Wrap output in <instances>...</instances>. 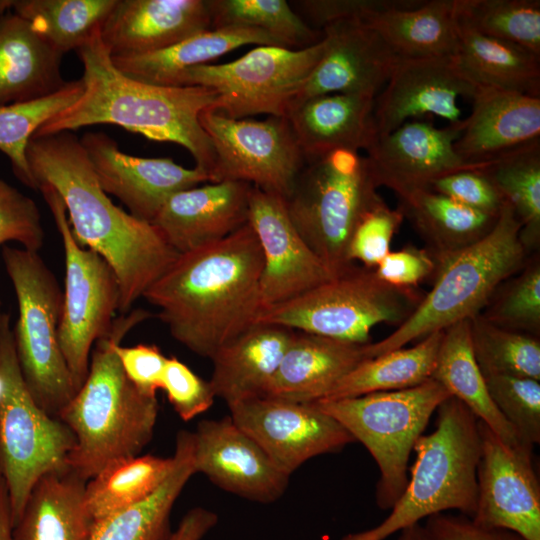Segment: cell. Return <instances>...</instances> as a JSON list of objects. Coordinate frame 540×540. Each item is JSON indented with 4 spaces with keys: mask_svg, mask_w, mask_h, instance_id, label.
I'll list each match as a JSON object with an SVG mask.
<instances>
[{
    "mask_svg": "<svg viewBox=\"0 0 540 540\" xmlns=\"http://www.w3.org/2000/svg\"><path fill=\"white\" fill-rule=\"evenodd\" d=\"M115 3L116 0H8L9 7L62 56L84 46L101 29Z\"/></svg>",
    "mask_w": 540,
    "mask_h": 540,
    "instance_id": "74e56055",
    "label": "cell"
},
{
    "mask_svg": "<svg viewBox=\"0 0 540 540\" xmlns=\"http://www.w3.org/2000/svg\"><path fill=\"white\" fill-rule=\"evenodd\" d=\"M482 171L514 210L528 253L536 250L540 243V140L491 161Z\"/></svg>",
    "mask_w": 540,
    "mask_h": 540,
    "instance_id": "ab89813d",
    "label": "cell"
},
{
    "mask_svg": "<svg viewBox=\"0 0 540 540\" xmlns=\"http://www.w3.org/2000/svg\"><path fill=\"white\" fill-rule=\"evenodd\" d=\"M475 360L483 376L506 375L540 381V341L497 326L481 314L469 320Z\"/></svg>",
    "mask_w": 540,
    "mask_h": 540,
    "instance_id": "7bdbcfd3",
    "label": "cell"
},
{
    "mask_svg": "<svg viewBox=\"0 0 540 540\" xmlns=\"http://www.w3.org/2000/svg\"><path fill=\"white\" fill-rule=\"evenodd\" d=\"M480 314L505 329L539 335L540 260L534 254L523 267L502 283Z\"/></svg>",
    "mask_w": 540,
    "mask_h": 540,
    "instance_id": "f6af8a7d",
    "label": "cell"
},
{
    "mask_svg": "<svg viewBox=\"0 0 540 540\" xmlns=\"http://www.w3.org/2000/svg\"><path fill=\"white\" fill-rule=\"evenodd\" d=\"M399 207L426 243L425 249L436 264L483 238L498 217L431 189L401 198Z\"/></svg>",
    "mask_w": 540,
    "mask_h": 540,
    "instance_id": "e575fe53",
    "label": "cell"
},
{
    "mask_svg": "<svg viewBox=\"0 0 540 540\" xmlns=\"http://www.w3.org/2000/svg\"><path fill=\"white\" fill-rule=\"evenodd\" d=\"M210 29L208 0H116L100 36L115 58L159 51Z\"/></svg>",
    "mask_w": 540,
    "mask_h": 540,
    "instance_id": "603a6c76",
    "label": "cell"
},
{
    "mask_svg": "<svg viewBox=\"0 0 540 540\" xmlns=\"http://www.w3.org/2000/svg\"><path fill=\"white\" fill-rule=\"evenodd\" d=\"M521 229L514 210L505 201L494 226L483 238L436 264L432 289L391 334L366 344L367 358L403 348L479 315L499 286L528 259Z\"/></svg>",
    "mask_w": 540,
    "mask_h": 540,
    "instance_id": "5b68a950",
    "label": "cell"
},
{
    "mask_svg": "<svg viewBox=\"0 0 540 540\" xmlns=\"http://www.w3.org/2000/svg\"><path fill=\"white\" fill-rule=\"evenodd\" d=\"M80 142L98 183L117 197L135 218L152 223L168 199L210 178L203 170L187 169L172 158H143L120 150L105 133H86Z\"/></svg>",
    "mask_w": 540,
    "mask_h": 540,
    "instance_id": "e0dca14e",
    "label": "cell"
},
{
    "mask_svg": "<svg viewBox=\"0 0 540 540\" xmlns=\"http://www.w3.org/2000/svg\"><path fill=\"white\" fill-rule=\"evenodd\" d=\"M365 347L295 331L264 396L301 403L320 400L342 377L369 359Z\"/></svg>",
    "mask_w": 540,
    "mask_h": 540,
    "instance_id": "4316f807",
    "label": "cell"
},
{
    "mask_svg": "<svg viewBox=\"0 0 540 540\" xmlns=\"http://www.w3.org/2000/svg\"><path fill=\"white\" fill-rule=\"evenodd\" d=\"M295 330L256 323L219 348L210 358L209 380L216 397L227 405L264 396Z\"/></svg>",
    "mask_w": 540,
    "mask_h": 540,
    "instance_id": "f1b7e54d",
    "label": "cell"
},
{
    "mask_svg": "<svg viewBox=\"0 0 540 540\" xmlns=\"http://www.w3.org/2000/svg\"><path fill=\"white\" fill-rule=\"evenodd\" d=\"M248 223L263 255L262 310L295 298L333 277L295 228L282 197L253 186Z\"/></svg>",
    "mask_w": 540,
    "mask_h": 540,
    "instance_id": "ac0fdd59",
    "label": "cell"
},
{
    "mask_svg": "<svg viewBox=\"0 0 540 540\" xmlns=\"http://www.w3.org/2000/svg\"><path fill=\"white\" fill-rule=\"evenodd\" d=\"M481 455L477 467V525L540 540V483L533 449L506 445L478 420Z\"/></svg>",
    "mask_w": 540,
    "mask_h": 540,
    "instance_id": "2e32d148",
    "label": "cell"
},
{
    "mask_svg": "<svg viewBox=\"0 0 540 540\" xmlns=\"http://www.w3.org/2000/svg\"><path fill=\"white\" fill-rule=\"evenodd\" d=\"M252 187L222 181L182 190L168 199L151 224L179 254L219 241L248 222Z\"/></svg>",
    "mask_w": 540,
    "mask_h": 540,
    "instance_id": "cb8c5ba5",
    "label": "cell"
},
{
    "mask_svg": "<svg viewBox=\"0 0 540 540\" xmlns=\"http://www.w3.org/2000/svg\"><path fill=\"white\" fill-rule=\"evenodd\" d=\"M424 295L382 281L374 268L356 266L283 303L263 309L257 323H270L333 339L367 344L381 323L399 326Z\"/></svg>",
    "mask_w": 540,
    "mask_h": 540,
    "instance_id": "30bf717a",
    "label": "cell"
},
{
    "mask_svg": "<svg viewBox=\"0 0 540 540\" xmlns=\"http://www.w3.org/2000/svg\"><path fill=\"white\" fill-rule=\"evenodd\" d=\"M404 220L400 207L391 208L385 200L376 204L359 222L349 245V259L375 268L390 252V244Z\"/></svg>",
    "mask_w": 540,
    "mask_h": 540,
    "instance_id": "7dc6e473",
    "label": "cell"
},
{
    "mask_svg": "<svg viewBox=\"0 0 540 540\" xmlns=\"http://www.w3.org/2000/svg\"><path fill=\"white\" fill-rule=\"evenodd\" d=\"M367 156L341 149L307 161L285 200L295 228L334 276L354 265L349 245L362 218L383 198Z\"/></svg>",
    "mask_w": 540,
    "mask_h": 540,
    "instance_id": "52a82bcc",
    "label": "cell"
},
{
    "mask_svg": "<svg viewBox=\"0 0 540 540\" xmlns=\"http://www.w3.org/2000/svg\"><path fill=\"white\" fill-rule=\"evenodd\" d=\"M4 316H5V313H3L1 310V300H0V333L3 326Z\"/></svg>",
    "mask_w": 540,
    "mask_h": 540,
    "instance_id": "91938a15",
    "label": "cell"
},
{
    "mask_svg": "<svg viewBox=\"0 0 540 540\" xmlns=\"http://www.w3.org/2000/svg\"><path fill=\"white\" fill-rule=\"evenodd\" d=\"M2 259L18 303L13 334L24 381L36 403L58 418L76 393L59 344L63 292L38 252L5 245Z\"/></svg>",
    "mask_w": 540,
    "mask_h": 540,
    "instance_id": "9c48e42d",
    "label": "cell"
},
{
    "mask_svg": "<svg viewBox=\"0 0 540 540\" xmlns=\"http://www.w3.org/2000/svg\"><path fill=\"white\" fill-rule=\"evenodd\" d=\"M462 122V121H461ZM461 122L437 128L428 122H405L392 132L377 136L366 150L379 186L399 199L429 189L433 181L463 170H481L490 162L471 164L454 149Z\"/></svg>",
    "mask_w": 540,
    "mask_h": 540,
    "instance_id": "d6986e66",
    "label": "cell"
},
{
    "mask_svg": "<svg viewBox=\"0 0 540 540\" xmlns=\"http://www.w3.org/2000/svg\"><path fill=\"white\" fill-rule=\"evenodd\" d=\"M100 30L77 50L83 65L81 96L33 137L96 124L117 125L153 141L181 145L194 158L195 167L210 178L215 153L199 117L207 109H217L218 94L203 86L155 85L124 75L113 64Z\"/></svg>",
    "mask_w": 540,
    "mask_h": 540,
    "instance_id": "3957f363",
    "label": "cell"
},
{
    "mask_svg": "<svg viewBox=\"0 0 540 540\" xmlns=\"http://www.w3.org/2000/svg\"><path fill=\"white\" fill-rule=\"evenodd\" d=\"M0 473L7 486L13 526L38 479L67 466L71 430L34 400L17 358L10 316L0 333Z\"/></svg>",
    "mask_w": 540,
    "mask_h": 540,
    "instance_id": "8fae6325",
    "label": "cell"
},
{
    "mask_svg": "<svg viewBox=\"0 0 540 540\" xmlns=\"http://www.w3.org/2000/svg\"><path fill=\"white\" fill-rule=\"evenodd\" d=\"M0 540H13V523L6 483L0 473Z\"/></svg>",
    "mask_w": 540,
    "mask_h": 540,
    "instance_id": "6f0895ef",
    "label": "cell"
},
{
    "mask_svg": "<svg viewBox=\"0 0 540 540\" xmlns=\"http://www.w3.org/2000/svg\"><path fill=\"white\" fill-rule=\"evenodd\" d=\"M82 92L79 79L67 82L51 95L0 107V151L10 160L18 179L29 188L37 190L26 157L30 139L47 120L72 105Z\"/></svg>",
    "mask_w": 540,
    "mask_h": 540,
    "instance_id": "b9f144b4",
    "label": "cell"
},
{
    "mask_svg": "<svg viewBox=\"0 0 540 540\" xmlns=\"http://www.w3.org/2000/svg\"><path fill=\"white\" fill-rule=\"evenodd\" d=\"M199 120L215 153L210 183L247 182L289 197L306 160L286 117L235 119L207 109Z\"/></svg>",
    "mask_w": 540,
    "mask_h": 540,
    "instance_id": "5bb4252c",
    "label": "cell"
},
{
    "mask_svg": "<svg viewBox=\"0 0 540 540\" xmlns=\"http://www.w3.org/2000/svg\"><path fill=\"white\" fill-rule=\"evenodd\" d=\"M472 111L454 143L466 163L493 161L540 140V97L476 86Z\"/></svg>",
    "mask_w": 540,
    "mask_h": 540,
    "instance_id": "d4e9b609",
    "label": "cell"
},
{
    "mask_svg": "<svg viewBox=\"0 0 540 540\" xmlns=\"http://www.w3.org/2000/svg\"><path fill=\"white\" fill-rule=\"evenodd\" d=\"M323 38L302 48L258 46L224 64H205L180 73L172 86H203L218 94L217 110L244 119L284 116L324 52Z\"/></svg>",
    "mask_w": 540,
    "mask_h": 540,
    "instance_id": "4fadbf2b",
    "label": "cell"
},
{
    "mask_svg": "<svg viewBox=\"0 0 540 540\" xmlns=\"http://www.w3.org/2000/svg\"><path fill=\"white\" fill-rule=\"evenodd\" d=\"M86 484L68 466L41 476L13 526V540H88L96 521L86 504Z\"/></svg>",
    "mask_w": 540,
    "mask_h": 540,
    "instance_id": "f546056e",
    "label": "cell"
},
{
    "mask_svg": "<svg viewBox=\"0 0 540 540\" xmlns=\"http://www.w3.org/2000/svg\"><path fill=\"white\" fill-rule=\"evenodd\" d=\"M250 44L283 47L277 39L262 30L223 27L198 33L159 51L111 58L115 67L132 79L172 86L175 78L183 71L208 64L236 48Z\"/></svg>",
    "mask_w": 540,
    "mask_h": 540,
    "instance_id": "4dcf8cb0",
    "label": "cell"
},
{
    "mask_svg": "<svg viewBox=\"0 0 540 540\" xmlns=\"http://www.w3.org/2000/svg\"><path fill=\"white\" fill-rule=\"evenodd\" d=\"M149 315L134 310L114 319L110 331L94 344L84 383L58 417L75 439L66 464L86 481L115 460L139 455L152 439L157 397L130 382L115 352L126 334Z\"/></svg>",
    "mask_w": 540,
    "mask_h": 540,
    "instance_id": "277c9868",
    "label": "cell"
},
{
    "mask_svg": "<svg viewBox=\"0 0 540 540\" xmlns=\"http://www.w3.org/2000/svg\"><path fill=\"white\" fill-rule=\"evenodd\" d=\"M26 157L35 180L53 187L66 207L76 241L114 271L119 311L126 313L179 253L151 223L115 205L98 183L87 154L70 132L32 137Z\"/></svg>",
    "mask_w": 540,
    "mask_h": 540,
    "instance_id": "7a4b0ae2",
    "label": "cell"
},
{
    "mask_svg": "<svg viewBox=\"0 0 540 540\" xmlns=\"http://www.w3.org/2000/svg\"><path fill=\"white\" fill-rule=\"evenodd\" d=\"M375 98L346 93L293 101L285 115L306 162L330 152L367 150L377 138Z\"/></svg>",
    "mask_w": 540,
    "mask_h": 540,
    "instance_id": "484cf974",
    "label": "cell"
},
{
    "mask_svg": "<svg viewBox=\"0 0 540 540\" xmlns=\"http://www.w3.org/2000/svg\"><path fill=\"white\" fill-rule=\"evenodd\" d=\"M424 0H302L293 2L300 16L321 28L341 21L367 23L394 9L413 8Z\"/></svg>",
    "mask_w": 540,
    "mask_h": 540,
    "instance_id": "f907efd6",
    "label": "cell"
},
{
    "mask_svg": "<svg viewBox=\"0 0 540 540\" xmlns=\"http://www.w3.org/2000/svg\"><path fill=\"white\" fill-rule=\"evenodd\" d=\"M397 540H433L424 525L417 523L402 529Z\"/></svg>",
    "mask_w": 540,
    "mask_h": 540,
    "instance_id": "680465c9",
    "label": "cell"
},
{
    "mask_svg": "<svg viewBox=\"0 0 540 540\" xmlns=\"http://www.w3.org/2000/svg\"><path fill=\"white\" fill-rule=\"evenodd\" d=\"M161 389L184 421L207 411L216 397L209 381L202 379L174 356L166 360Z\"/></svg>",
    "mask_w": 540,
    "mask_h": 540,
    "instance_id": "681fc988",
    "label": "cell"
},
{
    "mask_svg": "<svg viewBox=\"0 0 540 540\" xmlns=\"http://www.w3.org/2000/svg\"><path fill=\"white\" fill-rule=\"evenodd\" d=\"M38 191L51 211L64 249L65 280L58 334L77 392L87 377L93 345L112 327L119 310L120 288L110 265L76 241L57 191L47 184H40Z\"/></svg>",
    "mask_w": 540,
    "mask_h": 540,
    "instance_id": "7c38bea8",
    "label": "cell"
},
{
    "mask_svg": "<svg viewBox=\"0 0 540 540\" xmlns=\"http://www.w3.org/2000/svg\"><path fill=\"white\" fill-rule=\"evenodd\" d=\"M211 29L248 27L262 30L285 48L302 49L323 38L285 0H208Z\"/></svg>",
    "mask_w": 540,
    "mask_h": 540,
    "instance_id": "60d3db41",
    "label": "cell"
},
{
    "mask_svg": "<svg viewBox=\"0 0 540 540\" xmlns=\"http://www.w3.org/2000/svg\"><path fill=\"white\" fill-rule=\"evenodd\" d=\"M476 86L459 70L453 56L400 58L374 102L377 136L425 114L449 124L462 121L459 97L472 98Z\"/></svg>",
    "mask_w": 540,
    "mask_h": 540,
    "instance_id": "44dd1931",
    "label": "cell"
},
{
    "mask_svg": "<svg viewBox=\"0 0 540 540\" xmlns=\"http://www.w3.org/2000/svg\"><path fill=\"white\" fill-rule=\"evenodd\" d=\"M173 458L136 455L115 460L87 481L85 500L95 521L149 497L166 479Z\"/></svg>",
    "mask_w": 540,
    "mask_h": 540,
    "instance_id": "f35d334b",
    "label": "cell"
},
{
    "mask_svg": "<svg viewBox=\"0 0 540 540\" xmlns=\"http://www.w3.org/2000/svg\"><path fill=\"white\" fill-rule=\"evenodd\" d=\"M193 433L176 437L173 467L162 484L146 499L97 520L88 540H168L175 501L195 473Z\"/></svg>",
    "mask_w": 540,
    "mask_h": 540,
    "instance_id": "1f68e13d",
    "label": "cell"
},
{
    "mask_svg": "<svg viewBox=\"0 0 540 540\" xmlns=\"http://www.w3.org/2000/svg\"><path fill=\"white\" fill-rule=\"evenodd\" d=\"M424 527L433 540H526L513 531L483 527L469 517L446 512L426 518Z\"/></svg>",
    "mask_w": 540,
    "mask_h": 540,
    "instance_id": "11a10c76",
    "label": "cell"
},
{
    "mask_svg": "<svg viewBox=\"0 0 540 540\" xmlns=\"http://www.w3.org/2000/svg\"><path fill=\"white\" fill-rule=\"evenodd\" d=\"M374 270L389 285L416 288L425 278L435 274L436 263L426 249L407 246L390 251Z\"/></svg>",
    "mask_w": 540,
    "mask_h": 540,
    "instance_id": "f5cc1de1",
    "label": "cell"
},
{
    "mask_svg": "<svg viewBox=\"0 0 540 540\" xmlns=\"http://www.w3.org/2000/svg\"><path fill=\"white\" fill-rule=\"evenodd\" d=\"M322 34V57L293 101L331 93L376 98L400 57L364 22H336L323 27Z\"/></svg>",
    "mask_w": 540,
    "mask_h": 540,
    "instance_id": "7402d4cb",
    "label": "cell"
},
{
    "mask_svg": "<svg viewBox=\"0 0 540 540\" xmlns=\"http://www.w3.org/2000/svg\"><path fill=\"white\" fill-rule=\"evenodd\" d=\"M489 395L520 443L533 449L540 442V381L532 378L484 376Z\"/></svg>",
    "mask_w": 540,
    "mask_h": 540,
    "instance_id": "bcb514c9",
    "label": "cell"
},
{
    "mask_svg": "<svg viewBox=\"0 0 540 540\" xmlns=\"http://www.w3.org/2000/svg\"><path fill=\"white\" fill-rule=\"evenodd\" d=\"M232 421L289 476L309 459L342 450L354 438L312 402L259 396L228 405Z\"/></svg>",
    "mask_w": 540,
    "mask_h": 540,
    "instance_id": "9a60e30c",
    "label": "cell"
},
{
    "mask_svg": "<svg viewBox=\"0 0 540 540\" xmlns=\"http://www.w3.org/2000/svg\"><path fill=\"white\" fill-rule=\"evenodd\" d=\"M432 379L467 406L506 445L523 446L489 395L473 354L469 320L457 322L443 331Z\"/></svg>",
    "mask_w": 540,
    "mask_h": 540,
    "instance_id": "836d02e7",
    "label": "cell"
},
{
    "mask_svg": "<svg viewBox=\"0 0 540 540\" xmlns=\"http://www.w3.org/2000/svg\"><path fill=\"white\" fill-rule=\"evenodd\" d=\"M370 25L400 58L452 56L458 40L455 0H424L381 13Z\"/></svg>",
    "mask_w": 540,
    "mask_h": 540,
    "instance_id": "d590c367",
    "label": "cell"
},
{
    "mask_svg": "<svg viewBox=\"0 0 540 540\" xmlns=\"http://www.w3.org/2000/svg\"><path fill=\"white\" fill-rule=\"evenodd\" d=\"M452 56L475 86L540 97V57L524 47L483 35L458 21Z\"/></svg>",
    "mask_w": 540,
    "mask_h": 540,
    "instance_id": "d6a6232c",
    "label": "cell"
},
{
    "mask_svg": "<svg viewBox=\"0 0 540 540\" xmlns=\"http://www.w3.org/2000/svg\"><path fill=\"white\" fill-rule=\"evenodd\" d=\"M443 331L433 332L412 347L362 361L320 400L406 389L428 381L432 378Z\"/></svg>",
    "mask_w": 540,
    "mask_h": 540,
    "instance_id": "8d00e7d4",
    "label": "cell"
},
{
    "mask_svg": "<svg viewBox=\"0 0 540 540\" xmlns=\"http://www.w3.org/2000/svg\"><path fill=\"white\" fill-rule=\"evenodd\" d=\"M62 55L0 0V107L33 101L62 89Z\"/></svg>",
    "mask_w": 540,
    "mask_h": 540,
    "instance_id": "83f0119b",
    "label": "cell"
},
{
    "mask_svg": "<svg viewBox=\"0 0 540 540\" xmlns=\"http://www.w3.org/2000/svg\"><path fill=\"white\" fill-rule=\"evenodd\" d=\"M192 433L195 473L219 488L263 504L275 502L286 491L290 476L230 416L201 420Z\"/></svg>",
    "mask_w": 540,
    "mask_h": 540,
    "instance_id": "ffe728a7",
    "label": "cell"
},
{
    "mask_svg": "<svg viewBox=\"0 0 540 540\" xmlns=\"http://www.w3.org/2000/svg\"><path fill=\"white\" fill-rule=\"evenodd\" d=\"M263 255L250 224L180 253L143 297L159 309L171 336L211 358L257 323L262 311Z\"/></svg>",
    "mask_w": 540,
    "mask_h": 540,
    "instance_id": "6da1fadb",
    "label": "cell"
},
{
    "mask_svg": "<svg viewBox=\"0 0 540 540\" xmlns=\"http://www.w3.org/2000/svg\"><path fill=\"white\" fill-rule=\"evenodd\" d=\"M436 429L421 435L408 484L377 526L342 540H385L394 533L448 510L472 518L477 506L481 439L477 417L450 396L437 408Z\"/></svg>",
    "mask_w": 540,
    "mask_h": 540,
    "instance_id": "8992f818",
    "label": "cell"
},
{
    "mask_svg": "<svg viewBox=\"0 0 540 540\" xmlns=\"http://www.w3.org/2000/svg\"><path fill=\"white\" fill-rule=\"evenodd\" d=\"M121 367L130 382L141 392L156 396L161 388L163 371L167 357L155 345L115 347Z\"/></svg>",
    "mask_w": 540,
    "mask_h": 540,
    "instance_id": "db71d44e",
    "label": "cell"
},
{
    "mask_svg": "<svg viewBox=\"0 0 540 540\" xmlns=\"http://www.w3.org/2000/svg\"><path fill=\"white\" fill-rule=\"evenodd\" d=\"M44 239L37 204L0 178V246L13 241L26 250L38 252Z\"/></svg>",
    "mask_w": 540,
    "mask_h": 540,
    "instance_id": "c3c4849f",
    "label": "cell"
},
{
    "mask_svg": "<svg viewBox=\"0 0 540 540\" xmlns=\"http://www.w3.org/2000/svg\"><path fill=\"white\" fill-rule=\"evenodd\" d=\"M459 22L540 57L539 0H455Z\"/></svg>",
    "mask_w": 540,
    "mask_h": 540,
    "instance_id": "ee69618b",
    "label": "cell"
},
{
    "mask_svg": "<svg viewBox=\"0 0 540 540\" xmlns=\"http://www.w3.org/2000/svg\"><path fill=\"white\" fill-rule=\"evenodd\" d=\"M218 522L216 513L203 507L189 510L168 540H202Z\"/></svg>",
    "mask_w": 540,
    "mask_h": 540,
    "instance_id": "9f6ffc18",
    "label": "cell"
},
{
    "mask_svg": "<svg viewBox=\"0 0 540 540\" xmlns=\"http://www.w3.org/2000/svg\"><path fill=\"white\" fill-rule=\"evenodd\" d=\"M431 190L477 211L498 215L505 200L481 170H463L436 179Z\"/></svg>",
    "mask_w": 540,
    "mask_h": 540,
    "instance_id": "816d5d0a",
    "label": "cell"
},
{
    "mask_svg": "<svg viewBox=\"0 0 540 540\" xmlns=\"http://www.w3.org/2000/svg\"><path fill=\"white\" fill-rule=\"evenodd\" d=\"M451 395L434 379L406 389L312 403L361 442L378 465L376 504L390 510L408 484V461L432 414Z\"/></svg>",
    "mask_w": 540,
    "mask_h": 540,
    "instance_id": "ba28073f",
    "label": "cell"
}]
</instances>
